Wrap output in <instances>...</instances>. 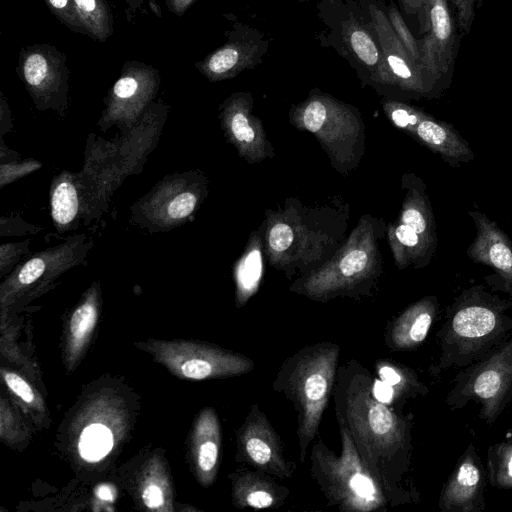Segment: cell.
<instances>
[{
	"instance_id": "7",
	"label": "cell",
	"mask_w": 512,
	"mask_h": 512,
	"mask_svg": "<svg viewBox=\"0 0 512 512\" xmlns=\"http://www.w3.org/2000/svg\"><path fill=\"white\" fill-rule=\"evenodd\" d=\"M16 72L39 110L66 111L70 70L65 53L48 43L23 46Z\"/></svg>"
},
{
	"instance_id": "6",
	"label": "cell",
	"mask_w": 512,
	"mask_h": 512,
	"mask_svg": "<svg viewBox=\"0 0 512 512\" xmlns=\"http://www.w3.org/2000/svg\"><path fill=\"white\" fill-rule=\"evenodd\" d=\"M144 344L158 362L184 379L239 376L249 373L255 366L247 356L205 343L150 340Z\"/></svg>"
},
{
	"instance_id": "29",
	"label": "cell",
	"mask_w": 512,
	"mask_h": 512,
	"mask_svg": "<svg viewBox=\"0 0 512 512\" xmlns=\"http://www.w3.org/2000/svg\"><path fill=\"white\" fill-rule=\"evenodd\" d=\"M403 224L413 229L428 249L433 252L436 245L435 227L428 203L414 201L402 213Z\"/></svg>"
},
{
	"instance_id": "4",
	"label": "cell",
	"mask_w": 512,
	"mask_h": 512,
	"mask_svg": "<svg viewBox=\"0 0 512 512\" xmlns=\"http://www.w3.org/2000/svg\"><path fill=\"white\" fill-rule=\"evenodd\" d=\"M341 452L337 455L321 438L310 450V475L328 504L345 512H373L389 505L380 484L361 459L352 437L340 426Z\"/></svg>"
},
{
	"instance_id": "41",
	"label": "cell",
	"mask_w": 512,
	"mask_h": 512,
	"mask_svg": "<svg viewBox=\"0 0 512 512\" xmlns=\"http://www.w3.org/2000/svg\"><path fill=\"white\" fill-rule=\"evenodd\" d=\"M395 235L397 240L408 248H419L421 253H424V250H429L428 247L424 244L420 236L409 226L401 223L395 231ZM430 251V250H429ZM431 252V251H430ZM433 253V252H431Z\"/></svg>"
},
{
	"instance_id": "43",
	"label": "cell",
	"mask_w": 512,
	"mask_h": 512,
	"mask_svg": "<svg viewBox=\"0 0 512 512\" xmlns=\"http://www.w3.org/2000/svg\"><path fill=\"white\" fill-rule=\"evenodd\" d=\"M195 1L196 0H164L168 11L178 17L183 16Z\"/></svg>"
},
{
	"instance_id": "21",
	"label": "cell",
	"mask_w": 512,
	"mask_h": 512,
	"mask_svg": "<svg viewBox=\"0 0 512 512\" xmlns=\"http://www.w3.org/2000/svg\"><path fill=\"white\" fill-rule=\"evenodd\" d=\"M76 176L67 171L54 178L50 190L51 216L59 231L73 227L80 212V194Z\"/></svg>"
},
{
	"instance_id": "32",
	"label": "cell",
	"mask_w": 512,
	"mask_h": 512,
	"mask_svg": "<svg viewBox=\"0 0 512 512\" xmlns=\"http://www.w3.org/2000/svg\"><path fill=\"white\" fill-rule=\"evenodd\" d=\"M233 99L227 106L226 115L233 136L240 142L249 143L254 140L255 134L250 126L246 114L240 110L239 102Z\"/></svg>"
},
{
	"instance_id": "18",
	"label": "cell",
	"mask_w": 512,
	"mask_h": 512,
	"mask_svg": "<svg viewBox=\"0 0 512 512\" xmlns=\"http://www.w3.org/2000/svg\"><path fill=\"white\" fill-rule=\"evenodd\" d=\"M232 498L235 507L277 509L284 505L290 490L277 483L273 476L257 470L245 469L234 473Z\"/></svg>"
},
{
	"instance_id": "12",
	"label": "cell",
	"mask_w": 512,
	"mask_h": 512,
	"mask_svg": "<svg viewBox=\"0 0 512 512\" xmlns=\"http://www.w3.org/2000/svg\"><path fill=\"white\" fill-rule=\"evenodd\" d=\"M370 26L373 29L382 52V80H392L401 87L427 92L436 84L422 65L417 63L395 34L387 14L375 4L368 5Z\"/></svg>"
},
{
	"instance_id": "11",
	"label": "cell",
	"mask_w": 512,
	"mask_h": 512,
	"mask_svg": "<svg viewBox=\"0 0 512 512\" xmlns=\"http://www.w3.org/2000/svg\"><path fill=\"white\" fill-rule=\"evenodd\" d=\"M428 31L420 40L421 60L437 85L451 79L458 46L457 21L448 0H427Z\"/></svg>"
},
{
	"instance_id": "8",
	"label": "cell",
	"mask_w": 512,
	"mask_h": 512,
	"mask_svg": "<svg viewBox=\"0 0 512 512\" xmlns=\"http://www.w3.org/2000/svg\"><path fill=\"white\" fill-rule=\"evenodd\" d=\"M161 85V75L154 66L136 61L124 62L120 76L104 99L105 108L99 126L117 124L131 128L152 104Z\"/></svg>"
},
{
	"instance_id": "35",
	"label": "cell",
	"mask_w": 512,
	"mask_h": 512,
	"mask_svg": "<svg viewBox=\"0 0 512 512\" xmlns=\"http://www.w3.org/2000/svg\"><path fill=\"white\" fill-rule=\"evenodd\" d=\"M483 0H450L461 32L468 34L475 19V10L480 7Z\"/></svg>"
},
{
	"instance_id": "14",
	"label": "cell",
	"mask_w": 512,
	"mask_h": 512,
	"mask_svg": "<svg viewBox=\"0 0 512 512\" xmlns=\"http://www.w3.org/2000/svg\"><path fill=\"white\" fill-rule=\"evenodd\" d=\"M487 474L481 458L471 443L458 459L439 495L443 512H482L485 509Z\"/></svg>"
},
{
	"instance_id": "16",
	"label": "cell",
	"mask_w": 512,
	"mask_h": 512,
	"mask_svg": "<svg viewBox=\"0 0 512 512\" xmlns=\"http://www.w3.org/2000/svg\"><path fill=\"white\" fill-rule=\"evenodd\" d=\"M88 246L76 237L57 247L39 252L21 265L6 282L7 293H16L43 279L56 277L84 258Z\"/></svg>"
},
{
	"instance_id": "3",
	"label": "cell",
	"mask_w": 512,
	"mask_h": 512,
	"mask_svg": "<svg viewBox=\"0 0 512 512\" xmlns=\"http://www.w3.org/2000/svg\"><path fill=\"white\" fill-rule=\"evenodd\" d=\"M339 344L331 341L306 345L281 364L272 387L282 394L297 412L299 459L304 463L309 445L318 437L319 426L333 393Z\"/></svg>"
},
{
	"instance_id": "15",
	"label": "cell",
	"mask_w": 512,
	"mask_h": 512,
	"mask_svg": "<svg viewBox=\"0 0 512 512\" xmlns=\"http://www.w3.org/2000/svg\"><path fill=\"white\" fill-rule=\"evenodd\" d=\"M267 51V43L249 37L245 27L237 26L229 34L228 41L202 60L195 62V68L209 81L232 78L260 62Z\"/></svg>"
},
{
	"instance_id": "25",
	"label": "cell",
	"mask_w": 512,
	"mask_h": 512,
	"mask_svg": "<svg viewBox=\"0 0 512 512\" xmlns=\"http://www.w3.org/2000/svg\"><path fill=\"white\" fill-rule=\"evenodd\" d=\"M78 17L92 40L104 43L114 33V18L107 0H74Z\"/></svg>"
},
{
	"instance_id": "23",
	"label": "cell",
	"mask_w": 512,
	"mask_h": 512,
	"mask_svg": "<svg viewBox=\"0 0 512 512\" xmlns=\"http://www.w3.org/2000/svg\"><path fill=\"white\" fill-rule=\"evenodd\" d=\"M344 39L351 54L380 80L383 75V58L379 41L370 25L357 20L347 21Z\"/></svg>"
},
{
	"instance_id": "26",
	"label": "cell",
	"mask_w": 512,
	"mask_h": 512,
	"mask_svg": "<svg viewBox=\"0 0 512 512\" xmlns=\"http://www.w3.org/2000/svg\"><path fill=\"white\" fill-rule=\"evenodd\" d=\"M141 498L150 510H172L168 480L160 463L153 461L148 466L141 486Z\"/></svg>"
},
{
	"instance_id": "33",
	"label": "cell",
	"mask_w": 512,
	"mask_h": 512,
	"mask_svg": "<svg viewBox=\"0 0 512 512\" xmlns=\"http://www.w3.org/2000/svg\"><path fill=\"white\" fill-rule=\"evenodd\" d=\"M261 275V256L257 250L251 251L238 271V282L243 290L249 291L255 287Z\"/></svg>"
},
{
	"instance_id": "27",
	"label": "cell",
	"mask_w": 512,
	"mask_h": 512,
	"mask_svg": "<svg viewBox=\"0 0 512 512\" xmlns=\"http://www.w3.org/2000/svg\"><path fill=\"white\" fill-rule=\"evenodd\" d=\"M487 480L498 489L512 488V441L497 442L487 451Z\"/></svg>"
},
{
	"instance_id": "34",
	"label": "cell",
	"mask_w": 512,
	"mask_h": 512,
	"mask_svg": "<svg viewBox=\"0 0 512 512\" xmlns=\"http://www.w3.org/2000/svg\"><path fill=\"white\" fill-rule=\"evenodd\" d=\"M2 377L7 387L23 402L39 406L35 391L19 374L2 369Z\"/></svg>"
},
{
	"instance_id": "38",
	"label": "cell",
	"mask_w": 512,
	"mask_h": 512,
	"mask_svg": "<svg viewBox=\"0 0 512 512\" xmlns=\"http://www.w3.org/2000/svg\"><path fill=\"white\" fill-rule=\"evenodd\" d=\"M293 241V231L285 223H277L272 227L269 233L270 247L277 252L285 251Z\"/></svg>"
},
{
	"instance_id": "31",
	"label": "cell",
	"mask_w": 512,
	"mask_h": 512,
	"mask_svg": "<svg viewBox=\"0 0 512 512\" xmlns=\"http://www.w3.org/2000/svg\"><path fill=\"white\" fill-rule=\"evenodd\" d=\"M51 14L70 31L86 35V31L78 17L74 0H44Z\"/></svg>"
},
{
	"instance_id": "20",
	"label": "cell",
	"mask_w": 512,
	"mask_h": 512,
	"mask_svg": "<svg viewBox=\"0 0 512 512\" xmlns=\"http://www.w3.org/2000/svg\"><path fill=\"white\" fill-rule=\"evenodd\" d=\"M412 127L419 139L449 165L458 166L474 158L467 141L451 124L419 114L417 123Z\"/></svg>"
},
{
	"instance_id": "1",
	"label": "cell",
	"mask_w": 512,
	"mask_h": 512,
	"mask_svg": "<svg viewBox=\"0 0 512 512\" xmlns=\"http://www.w3.org/2000/svg\"><path fill=\"white\" fill-rule=\"evenodd\" d=\"M373 380L355 359L338 367L332 393L338 424L350 433L389 505L415 502L419 494L407 480L412 464L413 415H404L376 399Z\"/></svg>"
},
{
	"instance_id": "37",
	"label": "cell",
	"mask_w": 512,
	"mask_h": 512,
	"mask_svg": "<svg viewBox=\"0 0 512 512\" xmlns=\"http://www.w3.org/2000/svg\"><path fill=\"white\" fill-rule=\"evenodd\" d=\"M367 260V254L364 251L353 250L343 257L339 270L344 277H351L365 269Z\"/></svg>"
},
{
	"instance_id": "13",
	"label": "cell",
	"mask_w": 512,
	"mask_h": 512,
	"mask_svg": "<svg viewBox=\"0 0 512 512\" xmlns=\"http://www.w3.org/2000/svg\"><path fill=\"white\" fill-rule=\"evenodd\" d=\"M468 214L476 226V237L470 244L467 255L476 263L484 264L495 271L487 278L492 290L507 294L512 302V242L496 222L480 211Z\"/></svg>"
},
{
	"instance_id": "19",
	"label": "cell",
	"mask_w": 512,
	"mask_h": 512,
	"mask_svg": "<svg viewBox=\"0 0 512 512\" xmlns=\"http://www.w3.org/2000/svg\"><path fill=\"white\" fill-rule=\"evenodd\" d=\"M221 448V428L217 414L205 408L198 416L192 435V452L197 477L209 486L215 480Z\"/></svg>"
},
{
	"instance_id": "17",
	"label": "cell",
	"mask_w": 512,
	"mask_h": 512,
	"mask_svg": "<svg viewBox=\"0 0 512 512\" xmlns=\"http://www.w3.org/2000/svg\"><path fill=\"white\" fill-rule=\"evenodd\" d=\"M439 310L437 298L425 297L409 306L386 327L385 343L392 351L419 347L432 328Z\"/></svg>"
},
{
	"instance_id": "42",
	"label": "cell",
	"mask_w": 512,
	"mask_h": 512,
	"mask_svg": "<svg viewBox=\"0 0 512 512\" xmlns=\"http://www.w3.org/2000/svg\"><path fill=\"white\" fill-rule=\"evenodd\" d=\"M419 114L409 109L398 107L391 113V118L399 127H412L418 121Z\"/></svg>"
},
{
	"instance_id": "39",
	"label": "cell",
	"mask_w": 512,
	"mask_h": 512,
	"mask_svg": "<svg viewBox=\"0 0 512 512\" xmlns=\"http://www.w3.org/2000/svg\"><path fill=\"white\" fill-rule=\"evenodd\" d=\"M402 11L410 17H416L421 33L428 31L427 0H398Z\"/></svg>"
},
{
	"instance_id": "30",
	"label": "cell",
	"mask_w": 512,
	"mask_h": 512,
	"mask_svg": "<svg viewBox=\"0 0 512 512\" xmlns=\"http://www.w3.org/2000/svg\"><path fill=\"white\" fill-rule=\"evenodd\" d=\"M386 14L395 34L401 43L404 45L413 59L422 65L420 41L416 40V38L413 36L394 3H390Z\"/></svg>"
},
{
	"instance_id": "2",
	"label": "cell",
	"mask_w": 512,
	"mask_h": 512,
	"mask_svg": "<svg viewBox=\"0 0 512 512\" xmlns=\"http://www.w3.org/2000/svg\"><path fill=\"white\" fill-rule=\"evenodd\" d=\"M512 302L475 285L446 308L437 332L439 357L435 374L467 367L512 337Z\"/></svg>"
},
{
	"instance_id": "28",
	"label": "cell",
	"mask_w": 512,
	"mask_h": 512,
	"mask_svg": "<svg viewBox=\"0 0 512 512\" xmlns=\"http://www.w3.org/2000/svg\"><path fill=\"white\" fill-rule=\"evenodd\" d=\"M111 430L100 423L86 426L79 439V453L89 462H97L104 458L113 447Z\"/></svg>"
},
{
	"instance_id": "10",
	"label": "cell",
	"mask_w": 512,
	"mask_h": 512,
	"mask_svg": "<svg viewBox=\"0 0 512 512\" xmlns=\"http://www.w3.org/2000/svg\"><path fill=\"white\" fill-rule=\"evenodd\" d=\"M199 193L188 173L164 178L133 208L135 219L150 229L167 230L182 224L196 210Z\"/></svg>"
},
{
	"instance_id": "36",
	"label": "cell",
	"mask_w": 512,
	"mask_h": 512,
	"mask_svg": "<svg viewBox=\"0 0 512 512\" xmlns=\"http://www.w3.org/2000/svg\"><path fill=\"white\" fill-rule=\"evenodd\" d=\"M327 114V106L322 100H311L303 110V124L310 132L315 133L322 128Z\"/></svg>"
},
{
	"instance_id": "45",
	"label": "cell",
	"mask_w": 512,
	"mask_h": 512,
	"mask_svg": "<svg viewBox=\"0 0 512 512\" xmlns=\"http://www.w3.org/2000/svg\"><path fill=\"white\" fill-rule=\"evenodd\" d=\"M509 439L512 441V437H511V438H509Z\"/></svg>"
},
{
	"instance_id": "44",
	"label": "cell",
	"mask_w": 512,
	"mask_h": 512,
	"mask_svg": "<svg viewBox=\"0 0 512 512\" xmlns=\"http://www.w3.org/2000/svg\"><path fill=\"white\" fill-rule=\"evenodd\" d=\"M126 4V17L127 21H132L138 12H144L145 0H123Z\"/></svg>"
},
{
	"instance_id": "9",
	"label": "cell",
	"mask_w": 512,
	"mask_h": 512,
	"mask_svg": "<svg viewBox=\"0 0 512 512\" xmlns=\"http://www.w3.org/2000/svg\"><path fill=\"white\" fill-rule=\"evenodd\" d=\"M237 451L239 461L276 479H290L296 471V464L286 457L279 434L257 403L251 405L237 431Z\"/></svg>"
},
{
	"instance_id": "24",
	"label": "cell",
	"mask_w": 512,
	"mask_h": 512,
	"mask_svg": "<svg viewBox=\"0 0 512 512\" xmlns=\"http://www.w3.org/2000/svg\"><path fill=\"white\" fill-rule=\"evenodd\" d=\"M375 370L378 379L393 389L399 405L428 393V388L419 380L417 374L405 365L390 359H378Z\"/></svg>"
},
{
	"instance_id": "22",
	"label": "cell",
	"mask_w": 512,
	"mask_h": 512,
	"mask_svg": "<svg viewBox=\"0 0 512 512\" xmlns=\"http://www.w3.org/2000/svg\"><path fill=\"white\" fill-rule=\"evenodd\" d=\"M98 318V292L91 288L73 311L67 337V360L71 366L78 360L87 345Z\"/></svg>"
},
{
	"instance_id": "5",
	"label": "cell",
	"mask_w": 512,
	"mask_h": 512,
	"mask_svg": "<svg viewBox=\"0 0 512 512\" xmlns=\"http://www.w3.org/2000/svg\"><path fill=\"white\" fill-rule=\"evenodd\" d=\"M445 404L460 410L469 402L480 406L479 418L492 425L512 401V337L477 362L460 369Z\"/></svg>"
},
{
	"instance_id": "40",
	"label": "cell",
	"mask_w": 512,
	"mask_h": 512,
	"mask_svg": "<svg viewBox=\"0 0 512 512\" xmlns=\"http://www.w3.org/2000/svg\"><path fill=\"white\" fill-rule=\"evenodd\" d=\"M41 166L38 162L29 161L22 164H8L5 166L2 164L1 167V185L4 186L6 183H9L27 173H30L34 169H37Z\"/></svg>"
}]
</instances>
